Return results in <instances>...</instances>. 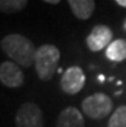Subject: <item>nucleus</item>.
Instances as JSON below:
<instances>
[{
  "label": "nucleus",
  "mask_w": 126,
  "mask_h": 127,
  "mask_svg": "<svg viewBox=\"0 0 126 127\" xmlns=\"http://www.w3.org/2000/svg\"><path fill=\"white\" fill-rule=\"evenodd\" d=\"M16 127H44V114L38 104H22L16 113Z\"/></svg>",
  "instance_id": "nucleus-5"
},
{
  "label": "nucleus",
  "mask_w": 126,
  "mask_h": 127,
  "mask_svg": "<svg viewBox=\"0 0 126 127\" xmlns=\"http://www.w3.org/2000/svg\"><path fill=\"white\" fill-rule=\"evenodd\" d=\"M28 0H0V10L3 13H17L27 6Z\"/></svg>",
  "instance_id": "nucleus-11"
},
{
  "label": "nucleus",
  "mask_w": 126,
  "mask_h": 127,
  "mask_svg": "<svg viewBox=\"0 0 126 127\" xmlns=\"http://www.w3.org/2000/svg\"><path fill=\"white\" fill-rule=\"evenodd\" d=\"M73 16L79 19H89L95 10V0H67Z\"/></svg>",
  "instance_id": "nucleus-9"
},
{
  "label": "nucleus",
  "mask_w": 126,
  "mask_h": 127,
  "mask_svg": "<svg viewBox=\"0 0 126 127\" xmlns=\"http://www.w3.org/2000/svg\"><path fill=\"white\" fill-rule=\"evenodd\" d=\"M42 1H45V3H48V4L55 5V4H59V3H61V0H42Z\"/></svg>",
  "instance_id": "nucleus-13"
},
{
  "label": "nucleus",
  "mask_w": 126,
  "mask_h": 127,
  "mask_svg": "<svg viewBox=\"0 0 126 127\" xmlns=\"http://www.w3.org/2000/svg\"><path fill=\"white\" fill-rule=\"evenodd\" d=\"M106 58L115 63H121L126 61V40L125 39L113 40L106 49Z\"/></svg>",
  "instance_id": "nucleus-10"
},
{
  "label": "nucleus",
  "mask_w": 126,
  "mask_h": 127,
  "mask_svg": "<svg viewBox=\"0 0 126 127\" xmlns=\"http://www.w3.org/2000/svg\"><path fill=\"white\" fill-rule=\"evenodd\" d=\"M0 46L4 53L18 65L28 68L35 64V57L38 49L35 48V44L27 37L19 33L6 35L5 37H3Z\"/></svg>",
  "instance_id": "nucleus-1"
},
{
  "label": "nucleus",
  "mask_w": 126,
  "mask_h": 127,
  "mask_svg": "<svg viewBox=\"0 0 126 127\" xmlns=\"http://www.w3.org/2000/svg\"><path fill=\"white\" fill-rule=\"evenodd\" d=\"M107 127H126V105H120L111 114Z\"/></svg>",
  "instance_id": "nucleus-12"
},
{
  "label": "nucleus",
  "mask_w": 126,
  "mask_h": 127,
  "mask_svg": "<svg viewBox=\"0 0 126 127\" xmlns=\"http://www.w3.org/2000/svg\"><path fill=\"white\" fill-rule=\"evenodd\" d=\"M61 89L67 95H76L86 84V74L79 65H71L64 71L61 77Z\"/></svg>",
  "instance_id": "nucleus-4"
},
{
  "label": "nucleus",
  "mask_w": 126,
  "mask_h": 127,
  "mask_svg": "<svg viewBox=\"0 0 126 127\" xmlns=\"http://www.w3.org/2000/svg\"><path fill=\"white\" fill-rule=\"evenodd\" d=\"M98 80H99V82H100V84H103V82H104V80H106L104 74H99V76H98Z\"/></svg>",
  "instance_id": "nucleus-15"
},
{
  "label": "nucleus",
  "mask_w": 126,
  "mask_h": 127,
  "mask_svg": "<svg viewBox=\"0 0 126 127\" xmlns=\"http://www.w3.org/2000/svg\"><path fill=\"white\" fill-rule=\"evenodd\" d=\"M55 127H85L84 114L75 107H67L59 113Z\"/></svg>",
  "instance_id": "nucleus-8"
},
{
  "label": "nucleus",
  "mask_w": 126,
  "mask_h": 127,
  "mask_svg": "<svg viewBox=\"0 0 126 127\" xmlns=\"http://www.w3.org/2000/svg\"><path fill=\"white\" fill-rule=\"evenodd\" d=\"M112 39H113L112 30L106 25H98L93 27L91 32L86 37V46L93 53H98L103 49L106 50L109 44L113 41Z\"/></svg>",
  "instance_id": "nucleus-6"
},
{
  "label": "nucleus",
  "mask_w": 126,
  "mask_h": 127,
  "mask_svg": "<svg viewBox=\"0 0 126 127\" xmlns=\"http://www.w3.org/2000/svg\"><path fill=\"white\" fill-rule=\"evenodd\" d=\"M0 81L5 87L17 89L23 85L25 74L17 63L6 61L0 64Z\"/></svg>",
  "instance_id": "nucleus-7"
},
{
  "label": "nucleus",
  "mask_w": 126,
  "mask_h": 127,
  "mask_svg": "<svg viewBox=\"0 0 126 127\" xmlns=\"http://www.w3.org/2000/svg\"><path fill=\"white\" fill-rule=\"evenodd\" d=\"M115 1L118 5H121V6H124V8H126V0H115Z\"/></svg>",
  "instance_id": "nucleus-14"
},
{
  "label": "nucleus",
  "mask_w": 126,
  "mask_h": 127,
  "mask_svg": "<svg viewBox=\"0 0 126 127\" xmlns=\"http://www.w3.org/2000/svg\"><path fill=\"white\" fill-rule=\"evenodd\" d=\"M124 28L126 30V18H125V21H124Z\"/></svg>",
  "instance_id": "nucleus-16"
},
{
  "label": "nucleus",
  "mask_w": 126,
  "mask_h": 127,
  "mask_svg": "<svg viewBox=\"0 0 126 127\" xmlns=\"http://www.w3.org/2000/svg\"><path fill=\"white\" fill-rule=\"evenodd\" d=\"M81 108H83V113L87 118L100 121L112 113L113 101L104 93H95L83 100Z\"/></svg>",
  "instance_id": "nucleus-3"
},
{
  "label": "nucleus",
  "mask_w": 126,
  "mask_h": 127,
  "mask_svg": "<svg viewBox=\"0 0 126 127\" xmlns=\"http://www.w3.org/2000/svg\"><path fill=\"white\" fill-rule=\"evenodd\" d=\"M61 51L55 45L44 44L36 50L35 71L41 81H50L58 72Z\"/></svg>",
  "instance_id": "nucleus-2"
}]
</instances>
